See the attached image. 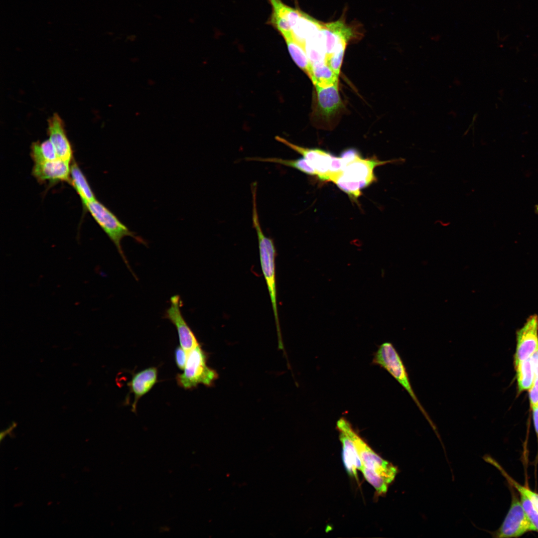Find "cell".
Wrapping results in <instances>:
<instances>
[{"label": "cell", "mask_w": 538, "mask_h": 538, "mask_svg": "<svg viewBox=\"0 0 538 538\" xmlns=\"http://www.w3.org/2000/svg\"><path fill=\"white\" fill-rule=\"evenodd\" d=\"M361 156L359 152L355 148H350L343 151L340 154V157L347 166L349 163L355 160Z\"/></svg>", "instance_id": "obj_29"}, {"label": "cell", "mask_w": 538, "mask_h": 538, "mask_svg": "<svg viewBox=\"0 0 538 538\" xmlns=\"http://www.w3.org/2000/svg\"><path fill=\"white\" fill-rule=\"evenodd\" d=\"M361 472L368 482L375 489L378 495L382 496L387 493L390 483L385 478L364 466Z\"/></svg>", "instance_id": "obj_24"}, {"label": "cell", "mask_w": 538, "mask_h": 538, "mask_svg": "<svg viewBox=\"0 0 538 538\" xmlns=\"http://www.w3.org/2000/svg\"><path fill=\"white\" fill-rule=\"evenodd\" d=\"M336 428L346 433L352 440L364 466L385 478L390 484L394 480L398 473L397 467L372 449L346 418L343 417L339 418L336 423Z\"/></svg>", "instance_id": "obj_4"}, {"label": "cell", "mask_w": 538, "mask_h": 538, "mask_svg": "<svg viewBox=\"0 0 538 538\" xmlns=\"http://www.w3.org/2000/svg\"><path fill=\"white\" fill-rule=\"evenodd\" d=\"M534 378L533 385L529 390L531 406L538 404V348L530 357Z\"/></svg>", "instance_id": "obj_26"}, {"label": "cell", "mask_w": 538, "mask_h": 538, "mask_svg": "<svg viewBox=\"0 0 538 538\" xmlns=\"http://www.w3.org/2000/svg\"><path fill=\"white\" fill-rule=\"evenodd\" d=\"M30 149V156L34 163L58 158L55 148L49 139L43 141H37L32 142Z\"/></svg>", "instance_id": "obj_21"}, {"label": "cell", "mask_w": 538, "mask_h": 538, "mask_svg": "<svg viewBox=\"0 0 538 538\" xmlns=\"http://www.w3.org/2000/svg\"><path fill=\"white\" fill-rule=\"evenodd\" d=\"M188 357V353L180 346L177 347L174 351V359L177 367L181 370H184Z\"/></svg>", "instance_id": "obj_28"}, {"label": "cell", "mask_w": 538, "mask_h": 538, "mask_svg": "<svg viewBox=\"0 0 538 538\" xmlns=\"http://www.w3.org/2000/svg\"><path fill=\"white\" fill-rule=\"evenodd\" d=\"M72 163L60 158L34 163L32 174L40 183L48 181L55 183L60 181L70 183V169Z\"/></svg>", "instance_id": "obj_11"}, {"label": "cell", "mask_w": 538, "mask_h": 538, "mask_svg": "<svg viewBox=\"0 0 538 538\" xmlns=\"http://www.w3.org/2000/svg\"><path fill=\"white\" fill-rule=\"evenodd\" d=\"M530 531H535V529L523 509L520 499L513 493L509 511L494 537L518 538Z\"/></svg>", "instance_id": "obj_7"}, {"label": "cell", "mask_w": 538, "mask_h": 538, "mask_svg": "<svg viewBox=\"0 0 538 538\" xmlns=\"http://www.w3.org/2000/svg\"><path fill=\"white\" fill-rule=\"evenodd\" d=\"M373 363L386 369L400 383L411 397L432 427L435 428L428 414L417 398L406 368L393 344L389 342L382 343L375 353Z\"/></svg>", "instance_id": "obj_3"}, {"label": "cell", "mask_w": 538, "mask_h": 538, "mask_svg": "<svg viewBox=\"0 0 538 538\" xmlns=\"http://www.w3.org/2000/svg\"><path fill=\"white\" fill-rule=\"evenodd\" d=\"M515 364L519 391L530 390L533 385L534 378L530 358Z\"/></svg>", "instance_id": "obj_23"}, {"label": "cell", "mask_w": 538, "mask_h": 538, "mask_svg": "<svg viewBox=\"0 0 538 538\" xmlns=\"http://www.w3.org/2000/svg\"><path fill=\"white\" fill-rule=\"evenodd\" d=\"M494 465H495L497 468L501 471L502 475L505 477L508 482L519 492L526 496L532 502L533 504L538 511V494L532 491L529 488L524 486L521 485L518 483L517 481L514 480L511 477H510L508 474L506 472L501 466L492 460L490 461Z\"/></svg>", "instance_id": "obj_25"}, {"label": "cell", "mask_w": 538, "mask_h": 538, "mask_svg": "<svg viewBox=\"0 0 538 538\" xmlns=\"http://www.w3.org/2000/svg\"><path fill=\"white\" fill-rule=\"evenodd\" d=\"M314 86L326 87L338 83L339 76L325 63L323 62L312 65Z\"/></svg>", "instance_id": "obj_22"}, {"label": "cell", "mask_w": 538, "mask_h": 538, "mask_svg": "<svg viewBox=\"0 0 538 538\" xmlns=\"http://www.w3.org/2000/svg\"><path fill=\"white\" fill-rule=\"evenodd\" d=\"M520 494V501L523 509L535 531L538 533V511L526 496L522 493Z\"/></svg>", "instance_id": "obj_27"}, {"label": "cell", "mask_w": 538, "mask_h": 538, "mask_svg": "<svg viewBox=\"0 0 538 538\" xmlns=\"http://www.w3.org/2000/svg\"><path fill=\"white\" fill-rule=\"evenodd\" d=\"M158 370L156 367H150L133 375L128 383L130 392L134 395L132 411L136 412V405L139 399L148 393L157 382Z\"/></svg>", "instance_id": "obj_16"}, {"label": "cell", "mask_w": 538, "mask_h": 538, "mask_svg": "<svg viewBox=\"0 0 538 538\" xmlns=\"http://www.w3.org/2000/svg\"><path fill=\"white\" fill-rule=\"evenodd\" d=\"M535 211H536V213L538 214V205L536 206V207H535Z\"/></svg>", "instance_id": "obj_31"}, {"label": "cell", "mask_w": 538, "mask_h": 538, "mask_svg": "<svg viewBox=\"0 0 538 538\" xmlns=\"http://www.w3.org/2000/svg\"><path fill=\"white\" fill-rule=\"evenodd\" d=\"M275 139L308 160L316 171L319 179L330 181V167L333 155L320 149L308 148L294 144L280 136H276Z\"/></svg>", "instance_id": "obj_10"}, {"label": "cell", "mask_w": 538, "mask_h": 538, "mask_svg": "<svg viewBox=\"0 0 538 538\" xmlns=\"http://www.w3.org/2000/svg\"><path fill=\"white\" fill-rule=\"evenodd\" d=\"M316 94L317 113L321 117L329 119L343 107L338 83L326 87L314 86Z\"/></svg>", "instance_id": "obj_15"}, {"label": "cell", "mask_w": 538, "mask_h": 538, "mask_svg": "<svg viewBox=\"0 0 538 538\" xmlns=\"http://www.w3.org/2000/svg\"><path fill=\"white\" fill-rule=\"evenodd\" d=\"M272 12L270 23L281 35L291 32L302 11L284 4L281 0H268Z\"/></svg>", "instance_id": "obj_13"}, {"label": "cell", "mask_w": 538, "mask_h": 538, "mask_svg": "<svg viewBox=\"0 0 538 538\" xmlns=\"http://www.w3.org/2000/svg\"><path fill=\"white\" fill-rule=\"evenodd\" d=\"M338 430L339 439L342 445V455L344 466L348 474L357 479V470L361 471L363 465L352 440L344 431Z\"/></svg>", "instance_id": "obj_17"}, {"label": "cell", "mask_w": 538, "mask_h": 538, "mask_svg": "<svg viewBox=\"0 0 538 538\" xmlns=\"http://www.w3.org/2000/svg\"><path fill=\"white\" fill-rule=\"evenodd\" d=\"M533 411V417L535 429L538 443V404L531 406Z\"/></svg>", "instance_id": "obj_30"}, {"label": "cell", "mask_w": 538, "mask_h": 538, "mask_svg": "<svg viewBox=\"0 0 538 538\" xmlns=\"http://www.w3.org/2000/svg\"><path fill=\"white\" fill-rule=\"evenodd\" d=\"M323 23L302 12L292 29L294 38L305 47V41L322 28Z\"/></svg>", "instance_id": "obj_20"}, {"label": "cell", "mask_w": 538, "mask_h": 538, "mask_svg": "<svg viewBox=\"0 0 538 538\" xmlns=\"http://www.w3.org/2000/svg\"><path fill=\"white\" fill-rule=\"evenodd\" d=\"M47 134L58 158L72 162V147L65 130L64 124L57 113L48 119Z\"/></svg>", "instance_id": "obj_12"}, {"label": "cell", "mask_w": 538, "mask_h": 538, "mask_svg": "<svg viewBox=\"0 0 538 538\" xmlns=\"http://www.w3.org/2000/svg\"><path fill=\"white\" fill-rule=\"evenodd\" d=\"M397 160L381 161L374 157L364 159L361 156L348 164L342 172L334 177L331 181L339 180L353 182L363 189L376 180L374 173L376 167Z\"/></svg>", "instance_id": "obj_6"}, {"label": "cell", "mask_w": 538, "mask_h": 538, "mask_svg": "<svg viewBox=\"0 0 538 538\" xmlns=\"http://www.w3.org/2000/svg\"><path fill=\"white\" fill-rule=\"evenodd\" d=\"M322 32L325 41V58L339 47L347 45L348 41L354 36L352 28L342 20L323 23Z\"/></svg>", "instance_id": "obj_14"}, {"label": "cell", "mask_w": 538, "mask_h": 538, "mask_svg": "<svg viewBox=\"0 0 538 538\" xmlns=\"http://www.w3.org/2000/svg\"><path fill=\"white\" fill-rule=\"evenodd\" d=\"M282 37L292 60L312 81L313 78L312 65L307 55L305 47L294 38L292 32Z\"/></svg>", "instance_id": "obj_18"}, {"label": "cell", "mask_w": 538, "mask_h": 538, "mask_svg": "<svg viewBox=\"0 0 538 538\" xmlns=\"http://www.w3.org/2000/svg\"><path fill=\"white\" fill-rule=\"evenodd\" d=\"M170 303L169 307L165 311V317L176 327L180 346L188 353L200 343L181 313L180 296L178 295L172 296Z\"/></svg>", "instance_id": "obj_8"}, {"label": "cell", "mask_w": 538, "mask_h": 538, "mask_svg": "<svg viewBox=\"0 0 538 538\" xmlns=\"http://www.w3.org/2000/svg\"><path fill=\"white\" fill-rule=\"evenodd\" d=\"M252 222L256 231L258 240L261 268L267 285L272 308L274 316L279 339V344L282 346L278 315L277 308L276 287L275 279V258L276 250L273 240L264 233L260 224L257 203V191H252Z\"/></svg>", "instance_id": "obj_1"}, {"label": "cell", "mask_w": 538, "mask_h": 538, "mask_svg": "<svg viewBox=\"0 0 538 538\" xmlns=\"http://www.w3.org/2000/svg\"><path fill=\"white\" fill-rule=\"evenodd\" d=\"M207 354L200 345L190 350L183 372L176 376L177 385L185 390L193 389L199 384L211 386L218 374L207 366Z\"/></svg>", "instance_id": "obj_5"}, {"label": "cell", "mask_w": 538, "mask_h": 538, "mask_svg": "<svg viewBox=\"0 0 538 538\" xmlns=\"http://www.w3.org/2000/svg\"><path fill=\"white\" fill-rule=\"evenodd\" d=\"M83 206L114 243L125 263L130 269L122 249L121 241L124 238L129 236L139 243L145 244L146 243L144 240L131 231L111 210L97 199L88 202Z\"/></svg>", "instance_id": "obj_2"}, {"label": "cell", "mask_w": 538, "mask_h": 538, "mask_svg": "<svg viewBox=\"0 0 538 538\" xmlns=\"http://www.w3.org/2000/svg\"><path fill=\"white\" fill-rule=\"evenodd\" d=\"M538 348V316H530L517 332L515 364L525 360Z\"/></svg>", "instance_id": "obj_9"}, {"label": "cell", "mask_w": 538, "mask_h": 538, "mask_svg": "<svg viewBox=\"0 0 538 538\" xmlns=\"http://www.w3.org/2000/svg\"><path fill=\"white\" fill-rule=\"evenodd\" d=\"M70 184L79 195L83 205L96 199L85 176L74 160L71 165Z\"/></svg>", "instance_id": "obj_19"}]
</instances>
